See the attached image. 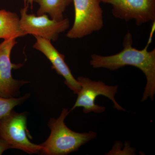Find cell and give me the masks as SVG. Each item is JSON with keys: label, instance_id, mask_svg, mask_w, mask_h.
Returning <instances> with one entry per match:
<instances>
[{"label": "cell", "instance_id": "2", "mask_svg": "<svg viewBox=\"0 0 155 155\" xmlns=\"http://www.w3.org/2000/svg\"><path fill=\"white\" fill-rule=\"evenodd\" d=\"M69 112L64 108L59 118L50 119L48 126L51 134L48 139L40 144L43 154L67 155L78 150L81 146L96 137L97 134L94 131L78 133L68 128L64 120Z\"/></svg>", "mask_w": 155, "mask_h": 155}, {"label": "cell", "instance_id": "7", "mask_svg": "<svg viewBox=\"0 0 155 155\" xmlns=\"http://www.w3.org/2000/svg\"><path fill=\"white\" fill-rule=\"evenodd\" d=\"M112 6L113 16L124 21L134 20L140 26L155 21V0H100Z\"/></svg>", "mask_w": 155, "mask_h": 155}, {"label": "cell", "instance_id": "3", "mask_svg": "<svg viewBox=\"0 0 155 155\" xmlns=\"http://www.w3.org/2000/svg\"><path fill=\"white\" fill-rule=\"evenodd\" d=\"M28 134L26 113H17L12 110L0 118V139L11 149L21 150L30 154L41 153V145L31 143Z\"/></svg>", "mask_w": 155, "mask_h": 155}, {"label": "cell", "instance_id": "12", "mask_svg": "<svg viewBox=\"0 0 155 155\" xmlns=\"http://www.w3.org/2000/svg\"><path fill=\"white\" fill-rule=\"evenodd\" d=\"M28 94L19 98H4L0 97V118L11 112L14 107L19 105L28 97Z\"/></svg>", "mask_w": 155, "mask_h": 155}, {"label": "cell", "instance_id": "10", "mask_svg": "<svg viewBox=\"0 0 155 155\" xmlns=\"http://www.w3.org/2000/svg\"><path fill=\"white\" fill-rule=\"evenodd\" d=\"M25 35L20 26L18 15L11 11L0 10V39L17 38Z\"/></svg>", "mask_w": 155, "mask_h": 155}, {"label": "cell", "instance_id": "8", "mask_svg": "<svg viewBox=\"0 0 155 155\" xmlns=\"http://www.w3.org/2000/svg\"><path fill=\"white\" fill-rule=\"evenodd\" d=\"M16 39L4 40L0 43V97H2L16 96L19 94L20 87L29 83L26 81L14 79L12 76V70L19 69L23 65L11 62V51L17 44Z\"/></svg>", "mask_w": 155, "mask_h": 155}, {"label": "cell", "instance_id": "1", "mask_svg": "<svg viewBox=\"0 0 155 155\" xmlns=\"http://www.w3.org/2000/svg\"><path fill=\"white\" fill-rule=\"evenodd\" d=\"M133 39L130 32L126 34L123 41V50L110 56L93 54L91 57V65L94 68H105L114 71L126 66L138 68L144 73L147 84L141 101L150 98L154 99L155 94V49L148 51L147 47L138 50L132 46Z\"/></svg>", "mask_w": 155, "mask_h": 155}, {"label": "cell", "instance_id": "6", "mask_svg": "<svg viewBox=\"0 0 155 155\" xmlns=\"http://www.w3.org/2000/svg\"><path fill=\"white\" fill-rule=\"evenodd\" d=\"M28 6H25L20 11V26L25 35H32L42 38L56 41L59 35L69 27L68 18L57 21L49 18L48 14L36 15L28 13Z\"/></svg>", "mask_w": 155, "mask_h": 155}, {"label": "cell", "instance_id": "9", "mask_svg": "<svg viewBox=\"0 0 155 155\" xmlns=\"http://www.w3.org/2000/svg\"><path fill=\"white\" fill-rule=\"evenodd\" d=\"M36 42L33 48L41 52L48 59L52 64V69H54L58 75L65 79V84L75 94L80 91L81 85L72 75L71 70L65 61V56L59 52L52 44L51 41L38 36H35Z\"/></svg>", "mask_w": 155, "mask_h": 155}, {"label": "cell", "instance_id": "14", "mask_svg": "<svg viewBox=\"0 0 155 155\" xmlns=\"http://www.w3.org/2000/svg\"><path fill=\"white\" fill-rule=\"evenodd\" d=\"M25 6H28V7L30 6L31 9L32 8L33 6V0H24Z\"/></svg>", "mask_w": 155, "mask_h": 155}, {"label": "cell", "instance_id": "13", "mask_svg": "<svg viewBox=\"0 0 155 155\" xmlns=\"http://www.w3.org/2000/svg\"><path fill=\"white\" fill-rule=\"evenodd\" d=\"M11 149V147L4 140L0 139V155L2 154L4 151Z\"/></svg>", "mask_w": 155, "mask_h": 155}, {"label": "cell", "instance_id": "5", "mask_svg": "<svg viewBox=\"0 0 155 155\" xmlns=\"http://www.w3.org/2000/svg\"><path fill=\"white\" fill-rule=\"evenodd\" d=\"M77 80L80 83V90L77 94V98L75 104L69 112L77 107H82L83 112L85 114L91 112L98 114L103 113L105 110V107L98 105L95 103L97 97L100 95L110 99L114 103V107L118 110L126 111L115 100L118 86H109L103 81H94L83 76H79Z\"/></svg>", "mask_w": 155, "mask_h": 155}, {"label": "cell", "instance_id": "4", "mask_svg": "<svg viewBox=\"0 0 155 155\" xmlns=\"http://www.w3.org/2000/svg\"><path fill=\"white\" fill-rule=\"evenodd\" d=\"M75 18L67 37L81 38L101 29L104 25L103 11L100 0H72Z\"/></svg>", "mask_w": 155, "mask_h": 155}, {"label": "cell", "instance_id": "11", "mask_svg": "<svg viewBox=\"0 0 155 155\" xmlns=\"http://www.w3.org/2000/svg\"><path fill=\"white\" fill-rule=\"evenodd\" d=\"M39 5L37 15L46 14L51 19L61 21L64 19V13L72 0H33Z\"/></svg>", "mask_w": 155, "mask_h": 155}]
</instances>
